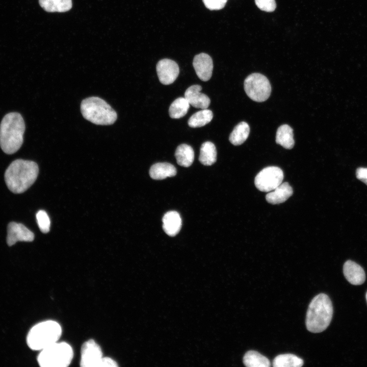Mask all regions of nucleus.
<instances>
[{
  "instance_id": "1",
  "label": "nucleus",
  "mask_w": 367,
  "mask_h": 367,
  "mask_svg": "<svg viewBox=\"0 0 367 367\" xmlns=\"http://www.w3.org/2000/svg\"><path fill=\"white\" fill-rule=\"evenodd\" d=\"M39 173L37 164L32 161L17 159L6 169L5 181L13 193L20 194L27 191L35 181Z\"/></svg>"
},
{
  "instance_id": "2",
  "label": "nucleus",
  "mask_w": 367,
  "mask_h": 367,
  "mask_svg": "<svg viewBox=\"0 0 367 367\" xmlns=\"http://www.w3.org/2000/svg\"><path fill=\"white\" fill-rule=\"evenodd\" d=\"M25 123L17 112L7 114L0 124V147L6 154L14 153L23 142Z\"/></svg>"
},
{
  "instance_id": "3",
  "label": "nucleus",
  "mask_w": 367,
  "mask_h": 367,
  "mask_svg": "<svg viewBox=\"0 0 367 367\" xmlns=\"http://www.w3.org/2000/svg\"><path fill=\"white\" fill-rule=\"evenodd\" d=\"M333 305L329 297L321 293L311 301L307 310L305 324L312 333L325 330L329 325L333 316Z\"/></svg>"
},
{
  "instance_id": "4",
  "label": "nucleus",
  "mask_w": 367,
  "mask_h": 367,
  "mask_svg": "<svg viewBox=\"0 0 367 367\" xmlns=\"http://www.w3.org/2000/svg\"><path fill=\"white\" fill-rule=\"evenodd\" d=\"M62 332V327L57 322L53 320L41 322L30 330L27 343L32 350L41 351L57 342Z\"/></svg>"
},
{
  "instance_id": "5",
  "label": "nucleus",
  "mask_w": 367,
  "mask_h": 367,
  "mask_svg": "<svg viewBox=\"0 0 367 367\" xmlns=\"http://www.w3.org/2000/svg\"><path fill=\"white\" fill-rule=\"evenodd\" d=\"M83 117L97 125H108L117 118L116 111L103 99L96 96L83 99L81 104Z\"/></svg>"
},
{
  "instance_id": "6",
  "label": "nucleus",
  "mask_w": 367,
  "mask_h": 367,
  "mask_svg": "<svg viewBox=\"0 0 367 367\" xmlns=\"http://www.w3.org/2000/svg\"><path fill=\"white\" fill-rule=\"evenodd\" d=\"M73 356V349L69 344L57 342L41 350L37 361L41 367H67Z\"/></svg>"
},
{
  "instance_id": "7",
  "label": "nucleus",
  "mask_w": 367,
  "mask_h": 367,
  "mask_svg": "<svg viewBox=\"0 0 367 367\" xmlns=\"http://www.w3.org/2000/svg\"><path fill=\"white\" fill-rule=\"evenodd\" d=\"M244 89L248 96L256 102L266 101L271 92L269 81L265 75L258 73H252L246 78Z\"/></svg>"
},
{
  "instance_id": "8",
  "label": "nucleus",
  "mask_w": 367,
  "mask_h": 367,
  "mask_svg": "<svg viewBox=\"0 0 367 367\" xmlns=\"http://www.w3.org/2000/svg\"><path fill=\"white\" fill-rule=\"evenodd\" d=\"M283 179V172L279 167L269 166L264 168L255 176L254 184L262 192H270L279 186Z\"/></svg>"
},
{
  "instance_id": "9",
  "label": "nucleus",
  "mask_w": 367,
  "mask_h": 367,
  "mask_svg": "<svg viewBox=\"0 0 367 367\" xmlns=\"http://www.w3.org/2000/svg\"><path fill=\"white\" fill-rule=\"evenodd\" d=\"M103 357L100 346L94 339H89L83 343L81 348L80 366L99 367Z\"/></svg>"
},
{
  "instance_id": "10",
  "label": "nucleus",
  "mask_w": 367,
  "mask_h": 367,
  "mask_svg": "<svg viewBox=\"0 0 367 367\" xmlns=\"http://www.w3.org/2000/svg\"><path fill=\"white\" fill-rule=\"evenodd\" d=\"M156 70L159 81L165 85L173 83L179 72L178 64L175 61L168 59L159 61L156 66Z\"/></svg>"
},
{
  "instance_id": "11",
  "label": "nucleus",
  "mask_w": 367,
  "mask_h": 367,
  "mask_svg": "<svg viewBox=\"0 0 367 367\" xmlns=\"http://www.w3.org/2000/svg\"><path fill=\"white\" fill-rule=\"evenodd\" d=\"M34 239V234L27 227L21 223L11 222L7 227V244L11 246L18 241L32 242Z\"/></svg>"
},
{
  "instance_id": "12",
  "label": "nucleus",
  "mask_w": 367,
  "mask_h": 367,
  "mask_svg": "<svg viewBox=\"0 0 367 367\" xmlns=\"http://www.w3.org/2000/svg\"><path fill=\"white\" fill-rule=\"evenodd\" d=\"M193 65L198 77L202 81H208L212 75L213 63L211 57L205 53L196 55Z\"/></svg>"
},
{
  "instance_id": "13",
  "label": "nucleus",
  "mask_w": 367,
  "mask_h": 367,
  "mask_svg": "<svg viewBox=\"0 0 367 367\" xmlns=\"http://www.w3.org/2000/svg\"><path fill=\"white\" fill-rule=\"evenodd\" d=\"M201 89L199 85H192L186 90L184 97L193 107L205 109L209 106L211 100L206 95L200 92Z\"/></svg>"
},
{
  "instance_id": "14",
  "label": "nucleus",
  "mask_w": 367,
  "mask_h": 367,
  "mask_svg": "<svg viewBox=\"0 0 367 367\" xmlns=\"http://www.w3.org/2000/svg\"><path fill=\"white\" fill-rule=\"evenodd\" d=\"M343 273L346 279L352 284L360 285L365 281V274L363 268L352 260L345 263Z\"/></svg>"
},
{
  "instance_id": "15",
  "label": "nucleus",
  "mask_w": 367,
  "mask_h": 367,
  "mask_svg": "<svg viewBox=\"0 0 367 367\" xmlns=\"http://www.w3.org/2000/svg\"><path fill=\"white\" fill-rule=\"evenodd\" d=\"M181 227V219L176 211L167 212L163 218V228L167 234L170 237L176 235Z\"/></svg>"
},
{
  "instance_id": "16",
  "label": "nucleus",
  "mask_w": 367,
  "mask_h": 367,
  "mask_svg": "<svg viewBox=\"0 0 367 367\" xmlns=\"http://www.w3.org/2000/svg\"><path fill=\"white\" fill-rule=\"evenodd\" d=\"M293 193L292 187L287 182L281 184L266 196V200L272 204L285 202Z\"/></svg>"
},
{
  "instance_id": "17",
  "label": "nucleus",
  "mask_w": 367,
  "mask_h": 367,
  "mask_svg": "<svg viewBox=\"0 0 367 367\" xmlns=\"http://www.w3.org/2000/svg\"><path fill=\"white\" fill-rule=\"evenodd\" d=\"M175 167L169 163H157L150 168V176L154 179L161 180L176 175Z\"/></svg>"
},
{
  "instance_id": "18",
  "label": "nucleus",
  "mask_w": 367,
  "mask_h": 367,
  "mask_svg": "<svg viewBox=\"0 0 367 367\" xmlns=\"http://www.w3.org/2000/svg\"><path fill=\"white\" fill-rule=\"evenodd\" d=\"M276 142L285 149H292L295 144L292 127L287 124L280 126L276 132Z\"/></svg>"
},
{
  "instance_id": "19",
  "label": "nucleus",
  "mask_w": 367,
  "mask_h": 367,
  "mask_svg": "<svg viewBox=\"0 0 367 367\" xmlns=\"http://www.w3.org/2000/svg\"><path fill=\"white\" fill-rule=\"evenodd\" d=\"M175 156L179 165L188 167L192 164L194 161V152L191 146L186 144H182L177 147Z\"/></svg>"
},
{
  "instance_id": "20",
  "label": "nucleus",
  "mask_w": 367,
  "mask_h": 367,
  "mask_svg": "<svg viewBox=\"0 0 367 367\" xmlns=\"http://www.w3.org/2000/svg\"><path fill=\"white\" fill-rule=\"evenodd\" d=\"M39 3L48 12H65L72 6V0H39Z\"/></svg>"
},
{
  "instance_id": "21",
  "label": "nucleus",
  "mask_w": 367,
  "mask_h": 367,
  "mask_svg": "<svg viewBox=\"0 0 367 367\" xmlns=\"http://www.w3.org/2000/svg\"><path fill=\"white\" fill-rule=\"evenodd\" d=\"M243 361L247 367H269L271 363L268 358L259 352L250 350L244 355Z\"/></svg>"
},
{
  "instance_id": "22",
  "label": "nucleus",
  "mask_w": 367,
  "mask_h": 367,
  "mask_svg": "<svg viewBox=\"0 0 367 367\" xmlns=\"http://www.w3.org/2000/svg\"><path fill=\"white\" fill-rule=\"evenodd\" d=\"M200 162L205 166H211L217 160V150L214 144L209 141L202 143L200 149Z\"/></svg>"
},
{
  "instance_id": "23",
  "label": "nucleus",
  "mask_w": 367,
  "mask_h": 367,
  "mask_svg": "<svg viewBox=\"0 0 367 367\" xmlns=\"http://www.w3.org/2000/svg\"><path fill=\"white\" fill-rule=\"evenodd\" d=\"M250 133V127L246 122L237 124L230 134L229 140L234 145L242 144L247 139Z\"/></svg>"
},
{
  "instance_id": "24",
  "label": "nucleus",
  "mask_w": 367,
  "mask_h": 367,
  "mask_svg": "<svg viewBox=\"0 0 367 367\" xmlns=\"http://www.w3.org/2000/svg\"><path fill=\"white\" fill-rule=\"evenodd\" d=\"M303 363L302 358L290 353L278 355L273 360L274 367H301Z\"/></svg>"
},
{
  "instance_id": "25",
  "label": "nucleus",
  "mask_w": 367,
  "mask_h": 367,
  "mask_svg": "<svg viewBox=\"0 0 367 367\" xmlns=\"http://www.w3.org/2000/svg\"><path fill=\"white\" fill-rule=\"evenodd\" d=\"M213 117L212 111L207 109H202L192 115L188 120V123L191 127H200L208 124Z\"/></svg>"
},
{
  "instance_id": "26",
  "label": "nucleus",
  "mask_w": 367,
  "mask_h": 367,
  "mask_svg": "<svg viewBox=\"0 0 367 367\" xmlns=\"http://www.w3.org/2000/svg\"><path fill=\"white\" fill-rule=\"evenodd\" d=\"M190 108V104L185 97H178L171 104L169 113L171 118L173 119L180 118L187 113Z\"/></svg>"
},
{
  "instance_id": "27",
  "label": "nucleus",
  "mask_w": 367,
  "mask_h": 367,
  "mask_svg": "<svg viewBox=\"0 0 367 367\" xmlns=\"http://www.w3.org/2000/svg\"><path fill=\"white\" fill-rule=\"evenodd\" d=\"M36 219L40 230L43 233L49 231L50 221L46 212L43 210L39 211L36 214Z\"/></svg>"
},
{
  "instance_id": "28",
  "label": "nucleus",
  "mask_w": 367,
  "mask_h": 367,
  "mask_svg": "<svg viewBox=\"0 0 367 367\" xmlns=\"http://www.w3.org/2000/svg\"><path fill=\"white\" fill-rule=\"evenodd\" d=\"M257 7L262 11L270 12L275 10L276 4L275 0H254Z\"/></svg>"
},
{
  "instance_id": "29",
  "label": "nucleus",
  "mask_w": 367,
  "mask_h": 367,
  "mask_svg": "<svg viewBox=\"0 0 367 367\" xmlns=\"http://www.w3.org/2000/svg\"><path fill=\"white\" fill-rule=\"evenodd\" d=\"M206 8L211 10H219L225 6L227 0H202Z\"/></svg>"
},
{
  "instance_id": "30",
  "label": "nucleus",
  "mask_w": 367,
  "mask_h": 367,
  "mask_svg": "<svg viewBox=\"0 0 367 367\" xmlns=\"http://www.w3.org/2000/svg\"><path fill=\"white\" fill-rule=\"evenodd\" d=\"M118 366L117 362L109 357H103L99 364V367H116Z\"/></svg>"
},
{
  "instance_id": "31",
  "label": "nucleus",
  "mask_w": 367,
  "mask_h": 367,
  "mask_svg": "<svg viewBox=\"0 0 367 367\" xmlns=\"http://www.w3.org/2000/svg\"><path fill=\"white\" fill-rule=\"evenodd\" d=\"M356 177L367 185V168L360 167L357 169Z\"/></svg>"
},
{
  "instance_id": "32",
  "label": "nucleus",
  "mask_w": 367,
  "mask_h": 367,
  "mask_svg": "<svg viewBox=\"0 0 367 367\" xmlns=\"http://www.w3.org/2000/svg\"><path fill=\"white\" fill-rule=\"evenodd\" d=\"M366 302H367V292H366Z\"/></svg>"
}]
</instances>
